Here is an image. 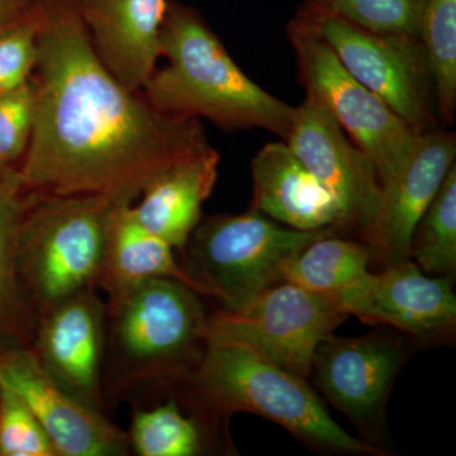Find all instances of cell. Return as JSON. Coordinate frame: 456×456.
<instances>
[{
	"instance_id": "2e32d148",
	"label": "cell",
	"mask_w": 456,
	"mask_h": 456,
	"mask_svg": "<svg viewBox=\"0 0 456 456\" xmlns=\"http://www.w3.org/2000/svg\"><path fill=\"white\" fill-rule=\"evenodd\" d=\"M90 45L126 89L140 93L161 59L169 0H77Z\"/></svg>"
},
{
	"instance_id": "7a4b0ae2",
	"label": "cell",
	"mask_w": 456,
	"mask_h": 456,
	"mask_svg": "<svg viewBox=\"0 0 456 456\" xmlns=\"http://www.w3.org/2000/svg\"><path fill=\"white\" fill-rule=\"evenodd\" d=\"M106 305V410L159 401L187 382L207 347L200 294L174 279H154Z\"/></svg>"
},
{
	"instance_id": "5b68a950",
	"label": "cell",
	"mask_w": 456,
	"mask_h": 456,
	"mask_svg": "<svg viewBox=\"0 0 456 456\" xmlns=\"http://www.w3.org/2000/svg\"><path fill=\"white\" fill-rule=\"evenodd\" d=\"M113 206L89 194L33 200L18 233L17 272L37 316L99 289Z\"/></svg>"
},
{
	"instance_id": "52a82bcc",
	"label": "cell",
	"mask_w": 456,
	"mask_h": 456,
	"mask_svg": "<svg viewBox=\"0 0 456 456\" xmlns=\"http://www.w3.org/2000/svg\"><path fill=\"white\" fill-rule=\"evenodd\" d=\"M287 36L307 97L322 104L367 154L380 184L391 182L406 164L421 134L356 80L310 26L294 17L288 23Z\"/></svg>"
},
{
	"instance_id": "3957f363",
	"label": "cell",
	"mask_w": 456,
	"mask_h": 456,
	"mask_svg": "<svg viewBox=\"0 0 456 456\" xmlns=\"http://www.w3.org/2000/svg\"><path fill=\"white\" fill-rule=\"evenodd\" d=\"M161 57L140 94L159 112L206 118L224 131L263 128L287 141L294 107L253 82L196 8L169 0Z\"/></svg>"
},
{
	"instance_id": "5bb4252c",
	"label": "cell",
	"mask_w": 456,
	"mask_h": 456,
	"mask_svg": "<svg viewBox=\"0 0 456 456\" xmlns=\"http://www.w3.org/2000/svg\"><path fill=\"white\" fill-rule=\"evenodd\" d=\"M0 386L31 408L60 456H127V432L86 407L50 377L31 349L0 353Z\"/></svg>"
},
{
	"instance_id": "ba28073f",
	"label": "cell",
	"mask_w": 456,
	"mask_h": 456,
	"mask_svg": "<svg viewBox=\"0 0 456 456\" xmlns=\"http://www.w3.org/2000/svg\"><path fill=\"white\" fill-rule=\"evenodd\" d=\"M344 68L417 132L435 127V90L419 38L368 31L303 2L296 16Z\"/></svg>"
},
{
	"instance_id": "d6986e66",
	"label": "cell",
	"mask_w": 456,
	"mask_h": 456,
	"mask_svg": "<svg viewBox=\"0 0 456 456\" xmlns=\"http://www.w3.org/2000/svg\"><path fill=\"white\" fill-rule=\"evenodd\" d=\"M174 251L173 246L137 221L132 204L113 206L99 281V289L107 294L106 301H116L154 279H174L209 298L208 290L188 274Z\"/></svg>"
},
{
	"instance_id": "44dd1931",
	"label": "cell",
	"mask_w": 456,
	"mask_h": 456,
	"mask_svg": "<svg viewBox=\"0 0 456 456\" xmlns=\"http://www.w3.org/2000/svg\"><path fill=\"white\" fill-rule=\"evenodd\" d=\"M127 436L139 456H200L212 450L209 435L217 419L191 411L185 415L176 395L159 399L154 406H132Z\"/></svg>"
},
{
	"instance_id": "6da1fadb",
	"label": "cell",
	"mask_w": 456,
	"mask_h": 456,
	"mask_svg": "<svg viewBox=\"0 0 456 456\" xmlns=\"http://www.w3.org/2000/svg\"><path fill=\"white\" fill-rule=\"evenodd\" d=\"M36 7L35 121L18 165L27 189L134 204L163 171L212 149L200 119L159 112L114 79L77 0H36Z\"/></svg>"
},
{
	"instance_id": "83f0119b",
	"label": "cell",
	"mask_w": 456,
	"mask_h": 456,
	"mask_svg": "<svg viewBox=\"0 0 456 456\" xmlns=\"http://www.w3.org/2000/svg\"><path fill=\"white\" fill-rule=\"evenodd\" d=\"M37 7L28 16L0 28V93L32 79L38 53Z\"/></svg>"
},
{
	"instance_id": "ac0fdd59",
	"label": "cell",
	"mask_w": 456,
	"mask_h": 456,
	"mask_svg": "<svg viewBox=\"0 0 456 456\" xmlns=\"http://www.w3.org/2000/svg\"><path fill=\"white\" fill-rule=\"evenodd\" d=\"M218 165L220 154L213 147L173 165L152 180L132 204L134 217L183 254L202 220V206L217 182Z\"/></svg>"
},
{
	"instance_id": "9a60e30c",
	"label": "cell",
	"mask_w": 456,
	"mask_h": 456,
	"mask_svg": "<svg viewBox=\"0 0 456 456\" xmlns=\"http://www.w3.org/2000/svg\"><path fill=\"white\" fill-rule=\"evenodd\" d=\"M456 137L432 128L422 132L397 175L382 185L379 211L368 246L384 266L410 260L413 231L455 164Z\"/></svg>"
},
{
	"instance_id": "30bf717a",
	"label": "cell",
	"mask_w": 456,
	"mask_h": 456,
	"mask_svg": "<svg viewBox=\"0 0 456 456\" xmlns=\"http://www.w3.org/2000/svg\"><path fill=\"white\" fill-rule=\"evenodd\" d=\"M285 142L338 202L345 232L356 233L368 244L379 211L382 184L367 154L322 104L307 95L301 106L294 107Z\"/></svg>"
},
{
	"instance_id": "f1b7e54d",
	"label": "cell",
	"mask_w": 456,
	"mask_h": 456,
	"mask_svg": "<svg viewBox=\"0 0 456 456\" xmlns=\"http://www.w3.org/2000/svg\"><path fill=\"white\" fill-rule=\"evenodd\" d=\"M36 0H0V28L28 16Z\"/></svg>"
},
{
	"instance_id": "e0dca14e",
	"label": "cell",
	"mask_w": 456,
	"mask_h": 456,
	"mask_svg": "<svg viewBox=\"0 0 456 456\" xmlns=\"http://www.w3.org/2000/svg\"><path fill=\"white\" fill-rule=\"evenodd\" d=\"M250 208L294 230L345 232L340 207L285 141L266 143L251 161Z\"/></svg>"
},
{
	"instance_id": "7402d4cb",
	"label": "cell",
	"mask_w": 456,
	"mask_h": 456,
	"mask_svg": "<svg viewBox=\"0 0 456 456\" xmlns=\"http://www.w3.org/2000/svg\"><path fill=\"white\" fill-rule=\"evenodd\" d=\"M373 254L367 244L330 233L314 240L281 266V281L334 296L369 272Z\"/></svg>"
},
{
	"instance_id": "ffe728a7",
	"label": "cell",
	"mask_w": 456,
	"mask_h": 456,
	"mask_svg": "<svg viewBox=\"0 0 456 456\" xmlns=\"http://www.w3.org/2000/svg\"><path fill=\"white\" fill-rule=\"evenodd\" d=\"M36 196L23 184L18 167L0 169V353L31 349L37 325L17 272L18 233Z\"/></svg>"
},
{
	"instance_id": "484cf974",
	"label": "cell",
	"mask_w": 456,
	"mask_h": 456,
	"mask_svg": "<svg viewBox=\"0 0 456 456\" xmlns=\"http://www.w3.org/2000/svg\"><path fill=\"white\" fill-rule=\"evenodd\" d=\"M0 456H60L31 408L4 386H0Z\"/></svg>"
},
{
	"instance_id": "603a6c76",
	"label": "cell",
	"mask_w": 456,
	"mask_h": 456,
	"mask_svg": "<svg viewBox=\"0 0 456 456\" xmlns=\"http://www.w3.org/2000/svg\"><path fill=\"white\" fill-rule=\"evenodd\" d=\"M419 40L430 69L440 119L452 126L456 112V0H424Z\"/></svg>"
},
{
	"instance_id": "d4e9b609",
	"label": "cell",
	"mask_w": 456,
	"mask_h": 456,
	"mask_svg": "<svg viewBox=\"0 0 456 456\" xmlns=\"http://www.w3.org/2000/svg\"><path fill=\"white\" fill-rule=\"evenodd\" d=\"M368 31L419 38L424 0H305Z\"/></svg>"
},
{
	"instance_id": "9c48e42d",
	"label": "cell",
	"mask_w": 456,
	"mask_h": 456,
	"mask_svg": "<svg viewBox=\"0 0 456 456\" xmlns=\"http://www.w3.org/2000/svg\"><path fill=\"white\" fill-rule=\"evenodd\" d=\"M347 314L325 294L279 281L239 311L218 310L207 320V341L235 342L307 379L321 342Z\"/></svg>"
},
{
	"instance_id": "8992f818",
	"label": "cell",
	"mask_w": 456,
	"mask_h": 456,
	"mask_svg": "<svg viewBox=\"0 0 456 456\" xmlns=\"http://www.w3.org/2000/svg\"><path fill=\"white\" fill-rule=\"evenodd\" d=\"M334 228L281 226L250 208L200 220L183 251L182 265L227 311H239L279 283L281 264Z\"/></svg>"
},
{
	"instance_id": "cb8c5ba5",
	"label": "cell",
	"mask_w": 456,
	"mask_h": 456,
	"mask_svg": "<svg viewBox=\"0 0 456 456\" xmlns=\"http://www.w3.org/2000/svg\"><path fill=\"white\" fill-rule=\"evenodd\" d=\"M410 259L425 274L454 278L456 273V167L446 174L413 231Z\"/></svg>"
},
{
	"instance_id": "7c38bea8",
	"label": "cell",
	"mask_w": 456,
	"mask_h": 456,
	"mask_svg": "<svg viewBox=\"0 0 456 456\" xmlns=\"http://www.w3.org/2000/svg\"><path fill=\"white\" fill-rule=\"evenodd\" d=\"M330 297L347 316L417 338L449 334L456 323V297L449 279L428 277L411 259L384 266L377 274L368 272Z\"/></svg>"
},
{
	"instance_id": "4fadbf2b",
	"label": "cell",
	"mask_w": 456,
	"mask_h": 456,
	"mask_svg": "<svg viewBox=\"0 0 456 456\" xmlns=\"http://www.w3.org/2000/svg\"><path fill=\"white\" fill-rule=\"evenodd\" d=\"M404 355L402 341L386 332L359 338L332 334L317 347L311 375L338 410L369 430L382 419Z\"/></svg>"
},
{
	"instance_id": "8fae6325",
	"label": "cell",
	"mask_w": 456,
	"mask_h": 456,
	"mask_svg": "<svg viewBox=\"0 0 456 456\" xmlns=\"http://www.w3.org/2000/svg\"><path fill=\"white\" fill-rule=\"evenodd\" d=\"M106 327V301L98 290H88L42 312L31 346L64 391L102 413H106L102 392Z\"/></svg>"
},
{
	"instance_id": "4316f807",
	"label": "cell",
	"mask_w": 456,
	"mask_h": 456,
	"mask_svg": "<svg viewBox=\"0 0 456 456\" xmlns=\"http://www.w3.org/2000/svg\"><path fill=\"white\" fill-rule=\"evenodd\" d=\"M36 86L0 93V169L18 167L29 145L35 121Z\"/></svg>"
},
{
	"instance_id": "277c9868",
	"label": "cell",
	"mask_w": 456,
	"mask_h": 456,
	"mask_svg": "<svg viewBox=\"0 0 456 456\" xmlns=\"http://www.w3.org/2000/svg\"><path fill=\"white\" fill-rule=\"evenodd\" d=\"M305 380L242 345L207 341L196 370L171 395L218 421L236 412L254 413L317 449L379 454L336 424Z\"/></svg>"
}]
</instances>
